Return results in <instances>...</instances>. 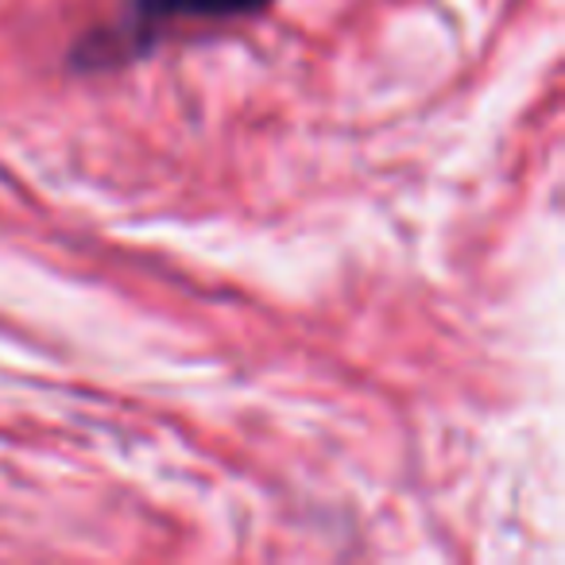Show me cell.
Segmentation results:
<instances>
[{"label": "cell", "instance_id": "6da1fadb", "mask_svg": "<svg viewBox=\"0 0 565 565\" xmlns=\"http://www.w3.org/2000/svg\"><path fill=\"white\" fill-rule=\"evenodd\" d=\"M267 0H132V24L136 28H159L174 20H225V17H248L259 12Z\"/></svg>", "mask_w": 565, "mask_h": 565}]
</instances>
